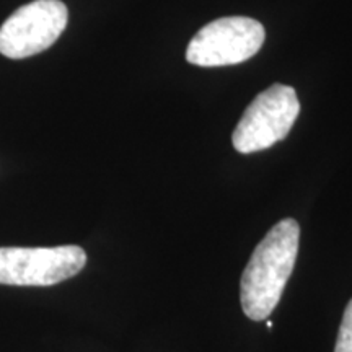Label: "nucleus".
Returning <instances> with one entry per match:
<instances>
[{
    "instance_id": "f257e3e1",
    "label": "nucleus",
    "mask_w": 352,
    "mask_h": 352,
    "mask_svg": "<svg viewBox=\"0 0 352 352\" xmlns=\"http://www.w3.org/2000/svg\"><path fill=\"white\" fill-rule=\"evenodd\" d=\"M298 240L297 220L284 219L254 248L240 283L241 307L248 318L263 321L274 311L296 266Z\"/></svg>"
},
{
    "instance_id": "f03ea898",
    "label": "nucleus",
    "mask_w": 352,
    "mask_h": 352,
    "mask_svg": "<svg viewBox=\"0 0 352 352\" xmlns=\"http://www.w3.org/2000/svg\"><path fill=\"white\" fill-rule=\"evenodd\" d=\"M298 113L296 90L280 83L271 85L248 104L233 131V147L240 153L266 151L287 138Z\"/></svg>"
},
{
    "instance_id": "7ed1b4c3",
    "label": "nucleus",
    "mask_w": 352,
    "mask_h": 352,
    "mask_svg": "<svg viewBox=\"0 0 352 352\" xmlns=\"http://www.w3.org/2000/svg\"><path fill=\"white\" fill-rule=\"evenodd\" d=\"M264 38L266 32L258 20L223 16L195 34L186 50V59L199 67L241 64L261 50Z\"/></svg>"
},
{
    "instance_id": "20e7f679",
    "label": "nucleus",
    "mask_w": 352,
    "mask_h": 352,
    "mask_svg": "<svg viewBox=\"0 0 352 352\" xmlns=\"http://www.w3.org/2000/svg\"><path fill=\"white\" fill-rule=\"evenodd\" d=\"M87 264V253L77 245L52 248L0 246V284L54 285L78 274Z\"/></svg>"
},
{
    "instance_id": "39448f33",
    "label": "nucleus",
    "mask_w": 352,
    "mask_h": 352,
    "mask_svg": "<svg viewBox=\"0 0 352 352\" xmlns=\"http://www.w3.org/2000/svg\"><path fill=\"white\" fill-rule=\"evenodd\" d=\"M69 12L60 0H34L16 8L0 26V54L26 59L51 47L67 26Z\"/></svg>"
},
{
    "instance_id": "423d86ee",
    "label": "nucleus",
    "mask_w": 352,
    "mask_h": 352,
    "mask_svg": "<svg viewBox=\"0 0 352 352\" xmlns=\"http://www.w3.org/2000/svg\"><path fill=\"white\" fill-rule=\"evenodd\" d=\"M334 352H352V300L347 303Z\"/></svg>"
}]
</instances>
